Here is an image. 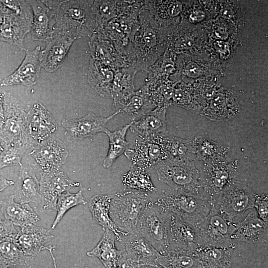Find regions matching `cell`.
Listing matches in <instances>:
<instances>
[{
	"label": "cell",
	"instance_id": "cell-2",
	"mask_svg": "<svg viewBox=\"0 0 268 268\" xmlns=\"http://www.w3.org/2000/svg\"><path fill=\"white\" fill-rule=\"evenodd\" d=\"M139 21V28L132 41L135 68L137 72H146L165 52L168 37L167 32L154 22L147 10L141 11Z\"/></svg>",
	"mask_w": 268,
	"mask_h": 268
},
{
	"label": "cell",
	"instance_id": "cell-37",
	"mask_svg": "<svg viewBox=\"0 0 268 268\" xmlns=\"http://www.w3.org/2000/svg\"><path fill=\"white\" fill-rule=\"evenodd\" d=\"M192 141L196 160L205 162L226 160L229 148L202 136H196Z\"/></svg>",
	"mask_w": 268,
	"mask_h": 268
},
{
	"label": "cell",
	"instance_id": "cell-36",
	"mask_svg": "<svg viewBox=\"0 0 268 268\" xmlns=\"http://www.w3.org/2000/svg\"><path fill=\"white\" fill-rule=\"evenodd\" d=\"M132 0H93V10L97 25V29L105 27L108 23L123 13Z\"/></svg>",
	"mask_w": 268,
	"mask_h": 268
},
{
	"label": "cell",
	"instance_id": "cell-46",
	"mask_svg": "<svg viewBox=\"0 0 268 268\" xmlns=\"http://www.w3.org/2000/svg\"><path fill=\"white\" fill-rule=\"evenodd\" d=\"M19 229L8 220L0 219V241L9 238H13Z\"/></svg>",
	"mask_w": 268,
	"mask_h": 268
},
{
	"label": "cell",
	"instance_id": "cell-17",
	"mask_svg": "<svg viewBox=\"0 0 268 268\" xmlns=\"http://www.w3.org/2000/svg\"><path fill=\"white\" fill-rule=\"evenodd\" d=\"M124 153L131 160L133 165L145 171L168 159L166 152L155 137L151 140H144L138 137L135 139L133 147L127 149Z\"/></svg>",
	"mask_w": 268,
	"mask_h": 268
},
{
	"label": "cell",
	"instance_id": "cell-34",
	"mask_svg": "<svg viewBox=\"0 0 268 268\" xmlns=\"http://www.w3.org/2000/svg\"><path fill=\"white\" fill-rule=\"evenodd\" d=\"M155 108L150 99L147 87L144 84L135 91L118 110L134 122Z\"/></svg>",
	"mask_w": 268,
	"mask_h": 268
},
{
	"label": "cell",
	"instance_id": "cell-4",
	"mask_svg": "<svg viewBox=\"0 0 268 268\" xmlns=\"http://www.w3.org/2000/svg\"><path fill=\"white\" fill-rule=\"evenodd\" d=\"M171 213L166 211L151 201L142 212L136 232L161 255L170 250L169 225Z\"/></svg>",
	"mask_w": 268,
	"mask_h": 268
},
{
	"label": "cell",
	"instance_id": "cell-48",
	"mask_svg": "<svg viewBox=\"0 0 268 268\" xmlns=\"http://www.w3.org/2000/svg\"><path fill=\"white\" fill-rule=\"evenodd\" d=\"M2 125L3 121L0 120V150L2 151L6 147V143L5 140L4 136L2 131Z\"/></svg>",
	"mask_w": 268,
	"mask_h": 268
},
{
	"label": "cell",
	"instance_id": "cell-47",
	"mask_svg": "<svg viewBox=\"0 0 268 268\" xmlns=\"http://www.w3.org/2000/svg\"><path fill=\"white\" fill-rule=\"evenodd\" d=\"M14 182L0 176V192L3 191L8 187L14 184Z\"/></svg>",
	"mask_w": 268,
	"mask_h": 268
},
{
	"label": "cell",
	"instance_id": "cell-22",
	"mask_svg": "<svg viewBox=\"0 0 268 268\" xmlns=\"http://www.w3.org/2000/svg\"><path fill=\"white\" fill-rule=\"evenodd\" d=\"M53 237L48 229L29 224L20 228L13 239L26 255L34 258L46 250L45 244Z\"/></svg>",
	"mask_w": 268,
	"mask_h": 268
},
{
	"label": "cell",
	"instance_id": "cell-31",
	"mask_svg": "<svg viewBox=\"0 0 268 268\" xmlns=\"http://www.w3.org/2000/svg\"><path fill=\"white\" fill-rule=\"evenodd\" d=\"M268 233V222L261 219L256 212L249 213L241 222L236 224L231 240L246 243H257Z\"/></svg>",
	"mask_w": 268,
	"mask_h": 268
},
{
	"label": "cell",
	"instance_id": "cell-40",
	"mask_svg": "<svg viewBox=\"0 0 268 268\" xmlns=\"http://www.w3.org/2000/svg\"><path fill=\"white\" fill-rule=\"evenodd\" d=\"M33 258L26 255L13 238L0 241V266L15 267L29 264Z\"/></svg>",
	"mask_w": 268,
	"mask_h": 268
},
{
	"label": "cell",
	"instance_id": "cell-23",
	"mask_svg": "<svg viewBox=\"0 0 268 268\" xmlns=\"http://www.w3.org/2000/svg\"><path fill=\"white\" fill-rule=\"evenodd\" d=\"M122 242L128 258L136 266L160 267L157 261L161 255L138 232L127 235Z\"/></svg>",
	"mask_w": 268,
	"mask_h": 268
},
{
	"label": "cell",
	"instance_id": "cell-38",
	"mask_svg": "<svg viewBox=\"0 0 268 268\" xmlns=\"http://www.w3.org/2000/svg\"><path fill=\"white\" fill-rule=\"evenodd\" d=\"M234 249L207 247L198 249L194 254L201 268H229Z\"/></svg>",
	"mask_w": 268,
	"mask_h": 268
},
{
	"label": "cell",
	"instance_id": "cell-42",
	"mask_svg": "<svg viewBox=\"0 0 268 268\" xmlns=\"http://www.w3.org/2000/svg\"><path fill=\"white\" fill-rule=\"evenodd\" d=\"M122 182L127 188L139 192L148 194L156 191L149 174L144 169L134 165L123 175Z\"/></svg>",
	"mask_w": 268,
	"mask_h": 268
},
{
	"label": "cell",
	"instance_id": "cell-10",
	"mask_svg": "<svg viewBox=\"0 0 268 268\" xmlns=\"http://www.w3.org/2000/svg\"><path fill=\"white\" fill-rule=\"evenodd\" d=\"M237 168V160L205 162L200 172L201 183L212 202L234 181Z\"/></svg>",
	"mask_w": 268,
	"mask_h": 268
},
{
	"label": "cell",
	"instance_id": "cell-16",
	"mask_svg": "<svg viewBox=\"0 0 268 268\" xmlns=\"http://www.w3.org/2000/svg\"><path fill=\"white\" fill-rule=\"evenodd\" d=\"M104 231L99 242L87 255L99 259L105 268H129L131 261L125 250H118L115 246L114 233L109 229Z\"/></svg>",
	"mask_w": 268,
	"mask_h": 268
},
{
	"label": "cell",
	"instance_id": "cell-53",
	"mask_svg": "<svg viewBox=\"0 0 268 268\" xmlns=\"http://www.w3.org/2000/svg\"><path fill=\"white\" fill-rule=\"evenodd\" d=\"M0 268H15L14 267L0 266Z\"/></svg>",
	"mask_w": 268,
	"mask_h": 268
},
{
	"label": "cell",
	"instance_id": "cell-27",
	"mask_svg": "<svg viewBox=\"0 0 268 268\" xmlns=\"http://www.w3.org/2000/svg\"><path fill=\"white\" fill-rule=\"evenodd\" d=\"M33 17L7 14L0 25V40L24 50L23 41L31 31Z\"/></svg>",
	"mask_w": 268,
	"mask_h": 268
},
{
	"label": "cell",
	"instance_id": "cell-8",
	"mask_svg": "<svg viewBox=\"0 0 268 268\" xmlns=\"http://www.w3.org/2000/svg\"><path fill=\"white\" fill-rule=\"evenodd\" d=\"M235 228L236 224L226 218L212 204L209 213L199 224L200 249L234 248L231 236Z\"/></svg>",
	"mask_w": 268,
	"mask_h": 268
},
{
	"label": "cell",
	"instance_id": "cell-26",
	"mask_svg": "<svg viewBox=\"0 0 268 268\" xmlns=\"http://www.w3.org/2000/svg\"><path fill=\"white\" fill-rule=\"evenodd\" d=\"M182 8L179 1L144 0V9L154 22L167 32L175 27Z\"/></svg>",
	"mask_w": 268,
	"mask_h": 268
},
{
	"label": "cell",
	"instance_id": "cell-51",
	"mask_svg": "<svg viewBox=\"0 0 268 268\" xmlns=\"http://www.w3.org/2000/svg\"><path fill=\"white\" fill-rule=\"evenodd\" d=\"M54 249V247L51 245H50L49 246H46V250L49 251L50 253V255L51 256V257L53 260V263L54 265V268H57V263H56V259L53 254Z\"/></svg>",
	"mask_w": 268,
	"mask_h": 268
},
{
	"label": "cell",
	"instance_id": "cell-21",
	"mask_svg": "<svg viewBox=\"0 0 268 268\" xmlns=\"http://www.w3.org/2000/svg\"><path fill=\"white\" fill-rule=\"evenodd\" d=\"M75 41L67 36L55 34L46 41L44 49L40 54L41 67L48 72L57 70L63 65Z\"/></svg>",
	"mask_w": 268,
	"mask_h": 268
},
{
	"label": "cell",
	"instance_id": "cell-9",
	"mask_svg": "<svg viewBox=\"0 0 268 268\" xmlns=\"http://www.w3.org/2000/svg\"><path fill=\"white\" fill-rule=\"evenodd\" d=\"M255 194L245 184L233 181L212 202L214 206L228 220L243 215L254 207Z\"/></svg>",
	"mask_w": 268,
	"mask_h": 268
},
{
	"label": "cell",
	"instance_id": "cell-45",
	"mask_svg": "<svg viewBox=\"0 0 268 268\" xmlns=\"http://www.w3.org/2000/svg\"><path fill=\"white\" fill-rule=\"evenodd\" d=\"M254 207L256 209L258 217L265 222L268 221V195H255Z\"/></svg>",
	"mask_w": 268,
	"mask_h": 268
},
{
	"label": "cell",
	"instance_id": "cell-39",
	"mask_svg": "<svg viewBox=\"0 0 268 268\" xmlns=\"http://www.w3.org/2000/svg\"><path fill=\"white\" fill-rule=\"evenodd\" d=\"M132 123L131 122L114 132L110 131L107 129L105 130L104 133L107 135L109 139V147L103 162L104 168H108L111 166L116 159L128 149L129 143L126 139V135Z\"/></svg>",
	"mask_w": 268,
	"mask_h": 268
},
{
	"label": "cell",
	"instance_id": "cell-30",
	"mask_svg": "<svg viewBox=\"0 0 268 268\" xmlns=\"http://www.w3.org/2000/svg\"><path fill=\"white\" fill-rule=\"evenodd\" d=\"M1 212L5 219L20 228L29 224H35L39 216L28 203L16 202L14 195L8 196L0 201Z\"/></svg>",
	"mask_w": 268,
	"mask_h": 268
},
{
	"label": "cell",
	"instance_id": "cell-44",
	"mask_svg": "<svg viewBox=\"0 0 268 268\" xmlns=\"http://www.w3.org/2000/svg\"><path fill=\"white\" fill-rule=\"evenodd\" d=\"M30 148L26 145H10L0 153V170L8 166L22 165L21 159L26 151Z\"/></svg>",
	"mask_w": 268,
	"mask_h": 268
},
{
	"label": "cell",
	"instance_id": "cell-5",
	"mask_svg": "<svg viewBox=\"0 0 268 268\" xmlns=\"http://www.w3.org/2000/svg\"><path fill=\"white\" fill-rule=\"evenodd\" d=\"M150 201L147 193L132 191L113 195L110 205V216L116 226L123 232H136L139 217Z\"/></svg>",
	"mask_w": 268,
	"mask_h": 268
},
{
	"label": "cell",
	"instance_id": "cell-33",
	"mask_svg": "<svg viewBox=\"0 0 268 268\" xmlns=\"http://www.w3.org/2000/svg\"><path fill=\"white\" fill-rule=\"evenodd\" d=\"M137 70L134 67H123L115 71L111 90V99L117 111L135 91L134 80Z\"/></svg>",
	"mask_w": 268,
	"mask_h": 268
},
{
	"label": "cell",
	"instance_id": "cell-1",
	"mask_svg": "<svg viewBox=\"0 0 268 268\" xmlns=\"http://www.w3.org/2000/svg\"><path fill=\"white\" fill-rule=\"evenodd\" d=\"M93 2L62 0L57 7L52 9L54 18L53 35H63L75 40L90 37L97 28Z\"/></svg>",
	"mask_w": 268,
	"mask_h": 268
},
{
	"label": "cell",
	"instance_id": "cell-49",
	"mask_svg": "<svg viewBox=\"0 0 268 268\" xmlns=\"http://www.w3.org/2000/svg\"><path fill=\"white\" fill-rule=\"evenodd\" d=\"M11 14L8 9L4 5L1 0H0V25L3 22L4 16L7 14Z\"/></svg>",
	"mask_w": 268,
	"mask_h": 268
},
{
	"label": "cell",
	"instance_id": "cell-52",
	"mask_svg": "<svg viewBox=\"0 0 268 268\" xmlns=\"http://www.w3.org/2000/svg\"><path fill=\"white\" fill-rule=\"evenodd\" d=\"M135 268H162L160 267H155L150 266H137Z\"/></svg>",
	"mask_w": 268,
	"mask_h": 268
},
{
	"label": "cell",
	"instance_id": "cell-41",
	"mask_svg": "<svg viewBox=\"0 0 268 268\" xmlns=\"http://www.w3.org/2000/svg\"><path fill=\"white\" fill-rule=\"evenodd\" d=\"M157 263L162 268H201L194 253L181 250H171L161 255Z\"/></svg>",
	"mask_w": 268,
	"mask_h": 268
},
{
	"label": "cell",
	"instance_id": "cell-15",
	"mask_svg": "<svg viewBox=\"0 0 268 268\" xmlns=\"http://www.w3.org/2000/svg\"><path fill=\"white\" fill-rule=\"evenodd\" d=\"M240 112L239 102L232 92L226 88L217 91L200 111L201 116L211 120L226 121Z\"/></svg>",
	"mask_w": 268,
	"mask_h": 268
},
{
	"label": "cell",
	"instance_id": "cell-43",
	"mask_svg": "<svg viewBox=\"0 0 268 268\" xmlns=\"http://www.w3.org/2000/svg\"><path fill=\"white\" fill-rule=\"evenodd\" d=\"M83 189L76 193H71L69 191L61 194L58 198L56 203L57 214L51 226L54 229L60 222L66 213L70 208L80 204L85 205L87 201L83 195Z\"/></svg>",
	"mask_w": 268,
	"mask_h": 268
},
{
	"label": "cell",
	"instance_id": "cell-50",
	"mask_svg": "<svg viewBox=\"0 0 268 268\" xmlns=\"http://www.w3.org/2000/svg\"><path fill=\"white\" fill-rule=\"evenodd\" d=\"M4 97V92H2L0 90V118L2 120L4 119V109H3V101Z\"/></svg>",
	"mask_w": 268,
	"mask_h": 268
},
{
	"label": "cell",
	"instance_id": "cell-11",
	"mask_svg": "<svg viewBox=\"0 0 268 268\" xmlns=\"http://www.w3.org/2000/svg\"><path fill=\"white\" fill-rule=\"evenodd\" d=\"M169 233V251L181 250L194 253L200 249L199 224L171 213Z\"/></svg>",
	"mask_w": 268,
	"mask_h": 268
},
{
	"label": "cell",
	"instance_id": "cell-25",
	"mask_svg": "<svg viewBox=\"0 0 268 268\" xmlns=\"http://www.w3.org/2000/svg\"><path fill=\"white\" fill-rule=\"evenodd\" d=\"M168 107H156L138 120L133 122L132 132L144 140H151L167 132L166 115Z\"/></svg>",
	"mask_w": 268,
	"mask_h": 268
},
{
	"label": "cell",
	"instance_id": "cell-19",
	"mask_svg": "<svg viewBox=\"0 0 268 268\" xmlns=\"http://www.w3.org/2000/svg\"><path fill=\"white\" fill-rule=\"evenodd\" d=\"M41 51L40 46L32 50H26L24 59L21 64L12 73L2 80L0 86L20 85L30 86L35 85L42 67L39 59Z\"/></svg>",
	"mask_w": 268,
	"mask_h": 268
},
{
	"label": "cell",
	"instance_id": "cell-18",
	"mask_svg": "<svg viewBox=\"0 0 268 268\" xmlns=\"http://www.w3.org/2000/svg\"><path fill=\"white\" fill-rule=\"evenodd\" d=\"M88 42L91 58L117 70L131 67L116 50L114 44L101 29H97Z\"/></svg>",
	"mask_w": 268,
	"mask_h": 268
},
{
	"label": "cell",
	"instance_id": "cell-14",
	"mask_svg": "<svg viewBox=\"0 0 268 268\" xmlns=\"http://www.w3.org/2000/svg\"><path fill=\"white\" fill-rule=\"evenodd\" d=\"M32 148L30 155L43 172L60 170L68 155L66 144L56 136H50Z\"/></svg>",
	"mask_w": 268,
	"mask_h": 268
},
{
	"label": "cell",
	"instance_id": "cell-29",
	"mask_svg": "<svg viewBox=\"0 0 268 268\" xmlns=\"http://www.w3.org/2000/svg\"><path fill=\"white\" fill-rule=\"evenodd\" d=\"M114 194L96 195L90 200L88 207L93 220L103 230L109 229L116 236L117 241L122 242L127 234L121 231L115 224L110 216V205Z\"/></svg>",
	"mask_w": 268,
	"mask_h": 268
},
{
	"label": "cell",
	"instance_id": "cell-24",
	"mask_svg": "<svg viewBox=\"0 0 268 268\" xmlns=\"http://www.w3.org/2000/svg\"><path fill=\"white\" fill-rule=\"evenodd\" d=\"M15 200L23 203L33 202L38 204L42 212L44 201L40 192L39 180L31 166H20L14 194Z\"/></svg>",
	"mask_w": 268,
	"mask_h": 268
},
{
	"label": "cell",
	"instance_id": "cell-7",
	"mask_svg": "<svg viewBox=\"0 0 268 268\" xmlns=\"http://www.w3.org/2000/svg\"><path fill=\"white\" fill-rule=\"evenodd\" d=\"M155 169L158 180L173 190L198 193L202 190L200 172L193 161H178L167 159L157 163Z\"/></svg>",
	"mask_w": 268,
	"mask_h": 268
},
{
	"label": "cell",
	"instance_id": "cell-6",
	"mask_svg": "<svg viewBox=\"0 0 268 268\" xmlns=\"http://www.w3.org/2000/svg\"><path fill=\"white\" fill-rule=\"evenodd\" d=\"M2 131L7 147L10 145H36L30 136L27 113L10 93L4 92Z\"/></svg>",
	"mask_w": 268,
	"mask_h": 268
},
{
	"label": "cell",
	"instance_id": "cell-3",
	"mask_svg": "<svg viewBox=\"0 0 268 268\" xmlns=\"http://www.w3.org/2000/svg\"><path fill=\"white\" fill-rule=\"evenodd\" d=\"M154 203L198 224L209 213L212 204L210 197L203 190L198 193L173 190L161 195Z\"/></svg>",
	"mask_w": 268,
	"mask_h": 268
},
{
	"label": "cell",
	"instance_id": "cell-28",
	"mask_svg": "<svg viewBox=\"0 0 268 268\" xmlns=\"http://www.w3.org/2000/svg\"><path fill=\"white\" fill-rule=\"evenodd\" d=\"M27 1L31 6L33 13L31 29L32 39L34 41L46 42L53 35V11L46 5L42 0Z\"/></svg>",
	"mask_w": 268,
	"mask_h": 268
},
{
	"label": "cell",
	"instance_id": "cell-54",
	"mask_svg": "<svg viewBox=\"0 0 268 268\" xmlns=\"http://www.w3.org/2000/svg\"><path fill=\"white\" fill-rule=\"evenodd\" d=\"M1 151L0 150V153H1Z\"/></svg>",
	"mask_w": 268,
	"mask_h": 268
},
{
	"label": "cell",
	"instance_id": "cell-12",
	"mask_svg": "<svg viewBox=\"0 0 268 268\" xmlns=\"http://www.w3.org/2000/svg\"><path fill=\"white\" fill-rule=\"evenodd\" d=\"M119 110L106 117L89 113L79 119L62 120L64 134L68 141L81 140L92 136L99 133H104L109 121L120 114Z\"/></svg>",
	"mask_w": 268,
	"mask_h": 268
},
{
	"label": "cell",
	"instance_id": "cell-13",
	"mask_svg": "<svg viewBox=\"0 0 268 268\" xmlns=\"http://www.w3.org/2000/svg\"><path fill=\"white\" fill-rule=\"evenodd\" d=\"M40 192L44 201L42 212L48 210H56L59 197L69 190L79 187L78 182L71 180L60 170L40 173L39 180Z\"/></svg>",
	"mask_w": 268,
	"mask_h": 268
},
{
	"label": "cell",
	"instance_id": "cell-35",
	"mask_svg": "<svg viewBox=\"0 0 268 268\" xmlns=\"http://www.w3.org/2000/svg\"><path fill=\"white\" fill-rule=\"evenodd\" d=\"M155 138L166 152L168 159L178 161L196 160L192 141L176 136L159 135Z\"/></svg>",
	"mask_w": 268,
	"mask_h": 268
},
{
	"label": "cell",
	"instance_id": "cell-32",
	"mask_svg": "<svg viewBox=\"0 0 268 268\" xmlns=\"http://www.w3.org/2000/svg\"><path fill=\"white\" fill-rule=\"evenodd\" d=\"M115 71L110 67L90 58L88 70V82L101 97L111 98Z\"/></svg>",
	"mask_w": 268,
	"mask_h": 268
},
{
	"label": "cell",
	"instance_id": "cell-20",
	"mask_svg": "<svg viewBox=\"0 0 268 268\" xmlns=\"http://www.w3.org/2000/svg\"><path fill=\"white\" fill-rule=\"evenodd\" d=\"M29 134L36 145L51 136L57 124L45 107L40 102L32 105L27 112Z\"/></svg>",
	"mask_w": 268,
	"mask_h": 268
}]
</instances>
